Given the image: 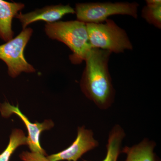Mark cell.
I'll list each match as a JSON object with an SVG mask.
<instances>
[{
  "label": "cell",
  "instance_id": "10",
  "mask_svg": "<svg viewBox=\"0 0 161 161\" xmlns=\"http://www.w3.org/2000/svg\"><path fill=\"white\" fill-rule=\"evenodd\" d=\"M156 145L155 142L145 138L132 147L126 146L121 150L127 156L124 161H159L154 153Z\"/></svg>",
  "mask_w": 161,
  "mask_h": 161
},
{
  "label": "cell",
  "instance_id": "12",
  "mask_svg": "<svg viewBox=\"0 0 161 161\" xmlns=\"http://www.w3.org/2000/svg\"><path fill=\"white\" fill-rule=\"evenodd\" d=\"M143 8L142 17L149 24L159 29L161 28V1L147 0Z\"/></svg>",
  "mask_w": 161,
  "mask_h": 161
},
{
  "label": "cell",
  "instance_id": "3",
  "mask_svg": "<svg viewBox=\"0 0 161 161\" xmlns=\"http://www.w3.org/2000/svg\"><path fill=\"white\" fill-rule=\"evenodd\" d=\"M86 25L92 48L115 53L133 49L127 33L113 20L108 19L104 23H86Z\"/></svg>",
  "mask_w": 161,
  "mask_h": 161
},
{
  "label": "cell",
  "instance_id": "5",
  "mask_svg": "<svg viewBox=\"0 0 161 161\" xmlns=\"http://www.w3.org/2000/svg\"><path fill=\"white\" fill-rule=\"evenodd\" d=\"M33 30L30 27L23 30L15 37L0 45V60L6 64L7 73L12 78H17L22 73H32L36 69L24 57L25 47Z\"/></svg>",
  "mask_w": 161,
  "mask_h": 161
},
{
  "label": "cell",
  "instance_id": "11",
  "mask_svg": "<svg viewBox=\"0 0 161 161\" xmlns=\"http://www.w3.org/2000/svg\"><path fill=\"white\" fill-rule=\"evenodd\" d=\"M125 131L119 125H115L111 130L106 145L107 154L102 161H117L121 152L122 143L125 136ZM83 161H91L83 160Z\"/></svg>",
  "mask_w": 161,
  "mask_h": 161
},
{
  "label": "cell",
  "instance_id": "14",
  "mask_svg": "<svg viewBox=\"0 0 161 161\" xmlns=\"http://www.w3.org/2000/svg\"><path fill=\"white\" fill-rule=\"evenodd\" d=\"M19 157L23 161H50L45 155L37 152L23 151Z\"/></svg>",
  "mask_w": 161,
  "mask_h": 161
},
{
  "label": "cell",
  "instance_id": "13",
  "mask_svg": "<svg viewBox=\"0 0 161 161\" xmlns=\"http://www.w3.org/2000/svg\"><path fill=\"white\" fill-rule=\"evenodd\" d=\"M28 141L23 130L20 129L13 130L9 137V144L0 154V161H9L10 158L18 147L28 145Z\"/></svg>",
  "mask_w": 161,
  "mask_h": 161
},
{
  "label": "cell",
  "instance_id": "6",
  "mask_svg": "<svg viewBox=\"0 0 161 161\" xmlns=\"http://www.w3.org/2000/svg\"><path fill=\"white\" fill-rule=\"evenodd\" d=\"M0 112L3 117H9L12 114H15L19 116L26 125L28 131V147L31 152L39 153L47 155L45 150L41 147L40 143V136L41 132L44 130H49L54 126L53 122L50 119L45 120L42 123L36 122L32 123L20 111L19 105L16 106L11 105L8 102L0 104Z\"/></svg>",
  "mask_w": 161,
  "mask_h": 161
},
{
  "label": "cell",
  "instance_id": "9",
  "mask_svg": "<svg viewBox=\"0 0 161 161\" xmlns=\"http://www.w3.org/2000/svg\"><path fill=\"white\" fill-rule=\"evenodd\" d=\"M24 7L22 3L0 0V39L5 42L14 38L13 20Z\"/></svg>",
  "mask_w": 161,
  "mask_h": 161
},
{
  "label": "cell",
  "instance_id": "4",
  "mask_svg": "<svg viewBox=\"0 0 161 161\" xmlns=\"http://www.w3.org/2000/svg\"><path fill=\"white\" fill-rule=\"evenodd\" d=\"M139 6L136 2L79 3L75 10L78 21L86 24L100 23L114 15H125L136 19Z\"/></svg>",
  "mask_w": 161,
  "mask_h": 161
},
{
  "label": "cell",
  "instance_id": "7",
  "mask_svg": "<svg viewBox=\"0 0 161 161\" xmlns=\"http://www.w3.org/2000/svg\"><path fill=\"white\" fill-rule=\"evenodd\" d=\"M98 145V141L94 138L93 131L82 126L78 128L77 137L69 147L47 157L50 161H78L83 154Z\"/></svg>",
  "mask_w": 161,
  "mask_h": 161
},
{
  "label": "cell",
  "instance_id": "1",
  "mask_svg": "<svg viewBox=\"0 0 161 161\" xmlns=\"http://www.w3.org/2000/svg\"><path fill=\"white\" fill-rule=\"evenodd\" d=\"M112 53L91 48L85 61L86 67L80 81V89L86 98L101 110H107L114 103L115 90L108 69Z\"/></svg>",
  "mask_w": 161,
  "mask_h": 161
},
{
  "label": "cell",
  "instance_id": "2",
  "mask_svg": "<svg viewBox=\"0 0 161 161\" xmlns=\"http://www.w3.org/2000/svg\"><path fill=\"white\" fill-rule=\"evenodd\" d=\"M44 31L50 39L58 40L68 47L72 52L69 58L73 64H80L85 61L92 48L86 24L78 20L47 23Z\"/></svg>",
  "mask_w": 161,
  "mask_h": 161
},
{
  "label": "cell",
  "instance_id": "8",
  "mask_svg": "<svg viewBox=\"0 0 161 161\" xmlns=\"http://www.w3.org/2000/svg\"><path fill=\"white\" fill-rule=\"evenodd\" d=\"M75 9L68 5L59 4L45 6L30 12L22 14L20 12L15 18L19 19L23 30L26 29L31 23L38 21L53 23L59 21L65 15L74 14Z\"/></svg>",
  "mask_w": 161,
  "mask_h": 161
}]
</instances>
